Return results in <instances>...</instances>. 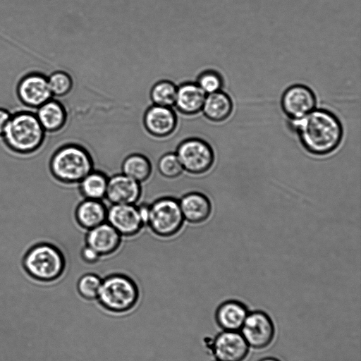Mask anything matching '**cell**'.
<instances>
[{"label": "cell", "instance_id": "6da1fadb", "mask_svg": "<svg viewBox=\"0 0 361 361\" xmlns=\"http://www.w3.org/2000/svg\"><path fill=\"white\" fill-rule=\"evenodd\" d=\"M289 128L299 137L304 149L312 155L331 154L340 145L343 127L335 114L324 109H314L305 116L290 121Z\"/></svg>", "mask_w": 361, "mask_h": 361}, {"label": "cell", "instance_id": "7a4b0ae2", "mask_svg": "<svg viewBox=\"0 0 361 361\" xmlns=\"http://www.w3.org/2000/svg\"><path fill=\"white\" fill-rule=\"evenodd\" d=\"M50 169L58 180L73 185L94 169V161L82 145L69 142L61 145L53 154Z\"/></svg>", "mask_w": 361, "mask_h": 361}, {"label": "cell", "instance_id": "3957f363", "mask_svg": "<svg viewBox=\"0 0 361 361\" xmlns=\"http://www.w3.org/2000/svg\"><path fill=\"white\" fill-rule=\"evenodd\" d=\"M45 135L46 132L35 114L19 111L11 116L1 137L13 151L30 153L41 146Z\"/></svg>", "mask_w": 361, "mask_h": 361}, {"label": "cell", "instance_id": "277c9868", "mask_svg": "<svg viewBox=\"0 0 361 361\" xmlns=\"http://www.w3.org/2000/svg\"><path fill=\"white\" fill-rule=\"evenodd\" d=\"M139 298V288L133 279L123 274H112L102 279L97 299L106 311L125 314L135 307Z\"/></svg>", "mask_w": 361, "mask_h": 361}, {"label": "cell", "instance_id": "5b68a950", "mask_svg": "<svg viewBox=\"0 0 361 361\" xmlns=\"http://www.w3.org/2000/svg\"><path fill=\"white\" fill-rule=\"evenodd\" d=\"M23 264L27 272L35 280L51 283L63 276L66 264L63 254L58 247L40 243L27 252Z\"/></svg>", "mask_w": 361, "mask_h": 361}, {"label": "cell", "instance_id": "8992f818", "mask_svg": "<svg viewBox=\"0 0 361 361\" xmlns=\"http://www.w3.org/2000/svg\"><path fill=\"white\" fill-rule=\"evenodd\" d=\"M178 199L162 196L149 204L147 227L157 236L169 238L178 234L184 224Z\"/></svg>", "mask_w": 361, "mask_h": 361}, {"label": "cell", "instance_id": "52a82bcc", "mask_svg": "<svg viewBox=\"0 0 361 361\" xmlns=\"http://www.w3.org/2000/svg\"><path fill=\"white\" fill-rule=\"evenodd\" d=\"M183 171L199 176L212 167L215 154L213 148L206 140L200 137H189L181 141L175 151Z\"/></svg>", "mask_w": 361, "mask_h": 361}, {"label": "cell", "instance_id": "ba28073f", "mask_svg": "<svg viewBox=\"0 0 361 361\" xmlns=\"http://www.w3.org/2000/svg\"><path fill=\"white\" fill-rule=\"evenodd\" d=\"M280 104L289 121H294L305 116L315 109L317 97L310 87L297 83L283 91Z\"/></svg>", "mask_w": 361, "mask_h": 361}, {"label": "cell", "instance_id": "9c48e42d", "mask_svg": "<svg viewBox=\"0 0 361 361\" xmlns=\"http://www.w3.org/2000/svg\"><path fill=\"white\" fill-rule=\"evenodd\" d=\"M240 331L248 345L255 349L269 346L275 335L271 317L261 310L248 312Z\"/></svg>", "mask_w": 361, "mask_h": 361}, {"label": "cell", "instance_id": "30bf717a", "mask_svg": "<svg viewBox=\"0 0 361 361\" xmlns=\"http://www.w3.org/2000/svg\"><path fill=\"white\" fill-rule=\"evenodd\" d=\"M106 222L122 237L126 238L137 235L145 227L137 204H111L107 207Z\"/></svg>", "mask_w": 361, "mask_h": 361}, {"label": "cell", "instance_id": "8fae6325", "mask_svg": "<svg viewBox=\"0 0 361 361\" xmlns=\"http://www.w3.org/2000/svg\"><path fill=\"white\" fill-rule=\"evenodd\" d=\"M249 347L242 334L234 331L219 333L210 345L213 355L220 361H243Z\"/></svg>", "mask_w": 361, "mask_h": 361}, {"label": "cell", "instance_id": "7c38bea8", "mask_svg": "<svg viewBox=\"0 0 361 361\" xmlns=\"http://www.w3.org/2000/svg\"><path fill=\"white\" fill-rule=\"evenodd\" d=\"M17 94L21 102L30 108H38L53 97L47 77L38 73L24 76L18 85Z\"/></svg>", "mask_w": 361, "mask_h": 361}, {"label": "cell", "instance_id": "4fadbf2b", "mask_svg": "<svg viewBox=\"0 0 361 361\" xmlns=\"http://www.w3.org/2000/svg\"><path fill=\"white\" fill-rule=\"evenodd\" d=\"M143 123L149 134L163 138L175 131L178 118L172 107L152 104L145 112Z\"/></svg>", "mask_w": 361, "mask_h": 361}, {"label": "cell", "instance_id": "5bb4252c", "mask_svg": "<svg viewBox=\"0 0 361 361\" xmlns=\"http://www.w3.org/2000/svg\"><path fill=\"white\" fill-rule=\"evenodd\" d=\"M141 195V183L123 173H115L109 177L105 199L111 204H136Z\"/></svg>", "mask_w": 361, "mask_h": 361}, {"label": "cell", "instance_id": "9a60e30c", "mask_svg": "<svg viewBox=\"0 0 361 361\" xmlns=\"http://www.w3.org/2000/svg\"><path fill=\"white\" fill-rule=\"evenodd\" d=\"M85 244L101 257L115 253L122 243V236L106 221L87 231Z\"/></svg>", "mask_w": 361, "mask_h": 361}, {"label": "cell", "instance_id": "2e32d148", "mask_svg": "<svg viewBox=\"0 0 361 361\" xmlns=\"http://www.w3.org/2000/svg\"><path fill=\"white\" fill-rule=\"evenodd\" d=\"M178 202L184 221L188 223L202 224L207 221L212 214V202L202 192H187L178 199Z\"/></svg>", "mask_w": 361, "mask_h": 361}, {"label": "cell", "instance_id": "e0dca14e", "mask_svg": "<svg viewBox=\"0 0 361 361\" xmlns=\"http://www.w3.org/2000/svg\"><path fill=\"white\" fill-rule=\"evenodd\" d=\"M206 95L195 82H184L177 85L173 106L182 114L195 115L202 111Z\"/></svg>", "mask_w": 361, "mask_h": 361}, {"label": "cell", "instance_id": "ac0fdd59", "mask_svg": "<svg viewBox=\"0 0 361 361\" xmlns=\"http://www.w3.org/2000/svg\"><path fill=\"white\" fill-rule=\"evenodd\" d=\"M107 207L103 200L83 199L73 212L77 225L88 231L106 221Z\"/></svg>", "mask_w": 361, "mask_h": 361}, {"label": "cell", "instance_id": "d6986e66", "mask_svg": "<svg viewBox=\"0 0 361 361\" xmlns=\"http://www.w3.org/2000/svg\"><path fill=\"white\" fill-rule=\"evenodd\" d=\"M247 306L240 301L228 300L216 309L215 319L224 331L240 330L248 314Z\"/></svg>", "mask_w": 361, "mask_h": 361}, {"label": "cell", "instance_id": "ffe728a7", "mask_svg": "<svg viewBox=\"0 0 361 361\" xmlns=\"http://www.w3.org/2000/svg\"><path fill=\"white\" fill-rule=\"evenodd\" d=\"M37 109L35 115L47 133H56L65 126L67 113L59 101L50 99Z\"/></svg>", "mask_w": 361, "mask_h": 361}, {"label": "cell", "instance_id": "44dd1931", "mask_svg": "<svg viewBox=\"0 0 361 361\" xmlns=\"http://www.w3.org/2000/svg\"><path fill=\"white\" fill-rule=\"evenodd\" d=\"M233 109L231 97L221 90L206 95L202 111L209 121L220 123L230 117Z\"/></svg>", "mask_w": 361, "mask_h": 361}, {"label": "cell", "instance_id": "7402d4cb", "mask_svg": "<svg viewBox=\"0 0 361 361\" xmlns=\"http://www.w3.org/2000/svg\"><path fill=\"white\" fill-rule=\"evenodd\" d=\"M108 179L104 172L93 169L77 184L78 192L83 199L104 200Z\"/></svg>", "mask_w": 361, "mask_h": 361}, {"label": "cell", "instance_id": "603a6c76", "mask_svg": "<svg viewBox=\"0 0 361 361\" xmlns=\"http://www.w3.org/2000/svg\"><path fill=\"white\" fill-rule=\"evenodd\" d=\"M121 171L123 174L142 183L151 176L152 164L145 155L140 153H132L123 160Z\"/></svg>", "mask_w": 361, "mask_h": 361}, {"label": "cell", "instance_id": "cb8c5ba5", "mask_svg": "<svg viewBox=\"0 0 361 361\" xmlns=\"http://www.w3.org/2000/svg\"><path fill=\"white\" fill-rule=\"evenodd\" d=\"M177 85L169 80L157 82L151 88L149 96L152 104L173 107Z\"/></svg>", "mask_w": 361, "mask_h": 361}, {"label": "cell", "instance_id": "d4e9b609", "mask_svg": "<svg viewBox=\"0 0 361 361\" xmlns=\"http://www.w3.org/2000/svg\"><path fill=\"white\" fill-rule=\"evenodd\" d=\"M102 279L94 273L82 274L78 280L76 288L78 294L85 300L97 298Z\"/></svg>", "mask_w": 361, "mask_h": 361}, {"label": "cell", "instance_id": "484cf974", "mask_svg": "<svg viewBox=\"0 0 361 361\" xmlns=\"http://www.w3.org/2000/svg\"><path fill=\"white\" fill-rule=\"evenodd\" d=\"M159 173L164 178L174 179L184 171L175 152H169L161 155L157 164Z\"/></svg>", "mask_w": 361, "mask_h": 361}, {"label": "cell", "instance_id": "4316f807", "mask_svg": "<svg viewBox=\"0 0 361 361\" xmlns=\"http://www.w3.org/2000/svg\"><path fill=\"white\" fill-rule=\"evenodd\" d=\"M52 96L61 97L68 94L73 87L71 76L65 71H56L47 77Z\"/></svg>", "mask_w": 361, "mask_h": 361}, {"label": "cell", "instance_id": "83f0119b", "mask_svg": "<svg viewBox=\"0 0 361 361\" xmlns=\"http://www.w3.org/2000/svg\"><path fill=\"white\" fill-rule=\"evenodd\" d=\"M224 82L222 75L219 71L213 69L201 72L195 81L206 94L221 90Z\"/></svg>", "mask_w": 361, "mask_h": 361}, {"label": "cell", "instance_id": "f1b7e54d", "mask_svg": "<svg viewBox=\"0 0 361 361\" xmlns=\"http://www.w3.org/2000/svg\"><path fill=\"white\" fill-rule=\"evenodd\" d=\"M80 257L82 262L88 264L97 263L100 259V255L91 247L85 245L80 251Z\"/></svg>", "mask_w": 361, "mask_h": 361}, {"label": "cell", "instance_id": "f546056e", "mask_svg": "<svg viewBox=\"0 0 361 361\" xmlns=\"http://www.w3.org/2000/svg\"><path fill=\"white\" fill-rule=\"evenodd\" d=\"M11 116L12 114L8 110L0 108V136L3 135Z\"/></svg>", "mask_w": 361, "mask_h": 361}, {"label": "cell", "instance_id": "4dcf8cb0", "mask_svg": "<svg viewBox=\"0 0 361 361\" xmlns=\"http://www.w3.org/2000/svg\"><path fill=\"white\" fill-rule=\"evenodd\" d=\"M137 206L140 218L145 226H147L149 214V204L142 202L141 204H137Z\"/></svg>", "mask_w": 361, "mask_h": 361}, {"label": "cell", "instance_id": "1f68e13d", "mask_svg": "<svg viewBox=\"0 0 361 361\" xmlns=\"http://www.w3.org/2000/svg\"><path fill=\"white\" fill-rule=\"evenodd\" d=\"M258 361H281V360H279V359H277L276 357H267L262 358Z\"/></svg>", "mask_w": 361, "mask_h": 361}, {"label": "cell", "instance_id": "d6a6232c", "mask_svg": "<svg viewBox=\"0 0 361 361\" xmlns=\"http://www.w3.org/2000/svg\"><path fill=\"white\" fill-rule=\"evenodd\" d=\"M216 361H220V360H216Z\"/></svg>", "mask_w": 361, "mask_h": 361}]
</instances>
